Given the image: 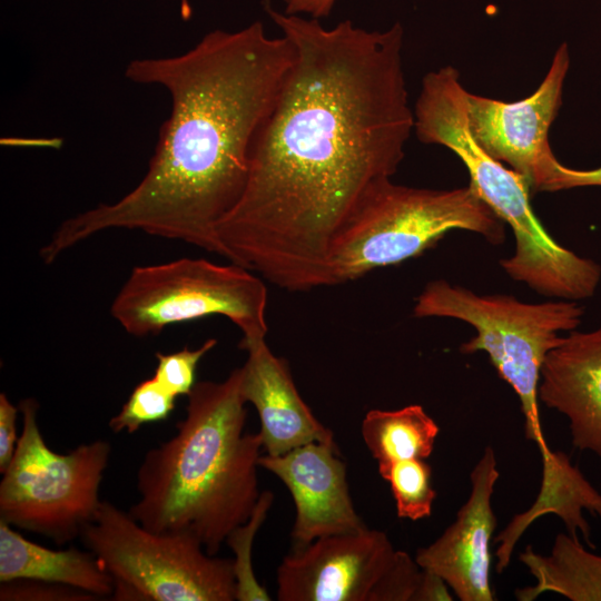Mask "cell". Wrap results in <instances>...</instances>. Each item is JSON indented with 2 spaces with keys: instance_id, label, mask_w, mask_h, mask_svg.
Instances as JSON below:
<instances>
[{
  "instance_id": "cell-1",
  "label": "cell",
  "mask_w": 601,
  "mask_h": 601,
  "mask_svg": "<svg viewBox=\"0 0 601 601\" xmlns=\"http://www.w3.org/2000/svg\"><path fill=\"white\" fill-rule=\"evenodd\" d=\"M294 62L253 145L244 193L218 224L224 257L288 292L331 286L336 236L365 194L391 179L414 129L404 30L280 12Z\"/></svg>"
},
{
  "instance_id": "cell-2",
  "label": "cell",
  "mask_w": 601,
  "mask_h": 601,
  "mask_svg": "<svg viewBox=\"0 0 601 601\" xmlns=\"http://www.w3.org/2000/svg\"><path fill=\"white\" fill-rule=\"evenodd\" d=\"M294 58L288 38L255 21L213 30L178 56L130 61L129 80L161 86L171 99L148 170L119 200L63 220L39 250L43 263L114 228L223 255L217 226L244 193L253 145Z\"/></svg>"
},
{
  "instance_id": "cell-3",
  "label": "cell",
  "mask_w": 601,
  "mask_h": 601,
  "mask_svg": "<svg viewBox=\"0 0 601 601\" xmlns=\"http://www.w3.org/2000/svg\"><path fill=\"white\" fill-rule=\"evenodd\" d=\"M242 368L220 382H197L176 434L149 450L137 471L130 515L155 532L189 533L216 555L252 515L260 496L258 433L245 432Z\"/></svg>"
},
{
  "instance_id": "cell-4",
  "label": "cell",
  "mask_w": 601,
  "mask_h": 601,
  "mask_svg": "<svg viewBox=\"0 0 601 601\" xmlns=\"http://www.w3.org/2000/svg\"><path fill=\"white\" fill-rule=\"evenodd\" d=\"M466 93L454 67L426 73L413 110L417 138L453 151L467 169L469 187L512 229L514 253L500 262L511 278L548 297H591L601 279L600 265L548 234L533 211L524 178L490 156L471 134Z\"/></svg>"
},
{
  "instance_id": "cell-5",
  "label": "cell",
  "mask_w": 601,
  "mask_h": 601,
  "mask_svg": "<svg viewBox=\"0 0 601 601\" xmlns=\"http://www.w3.org/2000/svg\"><path fill=\"white\" fill-rule=\"evenodd\" d=\"M451 230H467L492 244L504 223L467 186L437 190L385 179L373 186L336 236L329 256L331 286L423 254Z\"/></svg>"
},
{
  "instance_id": "cell-6",
  "label": "cell",
  "mask_w": 601,
  "mask_h": 601,
  "mask_svg": "<svg viewBox=\"0 0 601 601\" xmlns=\"http://www.w3.org/2000/svg\"><path fill=\"white\" fill-rule=\"evenodd\" d=\"M414 316L449 317L474 327L476 334L460 352H485L500 377L515 392L524 415V433L541 459L551 453L539 414V383L548 353L574 331L584 308L577 300L524 303L509 295H477L446 280H434L418 295Z\"/></svg>"
},
{
  "instance_id": "cell-7",
  "label": "cell",
  "mask_w": 601,
  "mask_h": 601,
  "mask_svg": "<svg viewBox=\"0 0 601 601\" xmlns=\"http://www.w3.org/2000/svg\"><path fill=\"white\" fill-rule=\"evenodd\" d=\"M80 538L112 578L114 600H236L233 559L210 555L189 533L148 530L101 501Z\"/></svg>"
},
{
  "instance_id": "cell-8",
  "label": "cell",
  "mask_w": 601,
  "mask_h": 601,
  "mask_svg": "<svg viewBox=\"0 0 601 601\" xmlns=\"http://www.w3.org/2000/svg\"><path fill=\"white\" fill-rule=\"evenodd\" d=\"M35 398L19 403L22 432L0 482V520L58 544L80 536L101 503L111 445L97 440L60 454L45 442Z\"/></svg>"
},
{
  "instance_id": "cell-9",
  "label": "cell",
  "mask_w": 601,
  "mask_h": 601,
  "mask_svg": "<svg viewBox=\"0 0 601 601\" xmlns=\"http://www.w3.org/2000/svg\"><path fill=\"white\" fill-rule=\"evenodd\" d=\"M267 289L236 264L179 258L136 266L115 297L110 313L130 335H158L171 324L220 315L243 333L240 343L265 338Z\"/></svg>"
},
{
  "instance_id": "cell-10",
  "label": "cell",
  "mask_w": 601,
  "mask_h": 601,
  "mask_svg": "<svg viewBox=\"0 0 601 601\" xmlns=\"http://www.w3.org/2000/svg\"><path fill=\"white\" fill-rule=\"evenodd\" d=\"M276 581L279 601H404L412 570L407 552L365 526L294 548Z\"/></svg>"
},
{
  "instance_id": "cell-11",
  "label": "cell",
  "mask_w": 601,
  "mask_h": 601,
  "mask_svg": "<svg viewBox=\"0 0 601 601\" xmlns=\"http://www.w3.org/2000/svg\"><path fill=\"white\" fill-rule=\"evenodd\" d=\"M569 67V48L563 42L544 79L529 97L503 101L466 93L467 122L474 139L490 156L521 175L531 193H538L556 159L549 131L562 105Z\"/></svg>"
},
{
  "instance_id": "cell-12",
  "label": "cell",
  "mask_w": 601,
  "mask_h": 601,
  "mask_svg": "<svg viewBox=\"0 0 601 601\" xmlns=\"http://www.w3.org/2000/svg\"><path fill=\"white\" fill-rule=\"evenodd\" d=\"M499 477L494 451L486 446L470 474L471 492L455 521L414 558L422 569L439 574L461 601L494 600L490 546L496 528L492 495Z\"/></svg>"
},
{
  "instance_id": "cell-13",
  "label": "cell",
  "mask_w": 601,
  "mask_h": 601,
  "mask_svg": "<svg viewBox=\"0 0 601 601\" xmlns=\"http://www.w3.org/2000/svg\"><path fill=\"white\" fill-rule=\"evenodd\" d=\"M258 464L276 475L293 497L294 548L366 526L354 508L335 441L307 443L280 455L264 454Z\"/></svg>"
},
{
  "instance_id": "cell-14",
  "label": "cell",
  "mask_w": 601,
  "mask_h": 601,
  "mask_svg": "<svg viewBox=\"0 0 601 601\" xmlns=\"http://www.w3.org/2000/svg\"><path fill=\"white\" fill-rule=\"evenodd\" d=\"M248 356L242 368L240 393L257 410L265 454L280 455L312 442L334 441L333 432L299 395L287 362L265 338L239 343Z\"/></svg>"
},
{
  "instance_id": "cell-15",
  "label": "cell",
  "mask_w": 601,
  "mask_h": 601,
  "mask_svg": "<svg viewBox=\"0 0 601 601\" xmlns=\"http://www.w3.org/2000/svg\"><path fill=\"white\" fill-rule=\"evenodd\" d=\"M539 400L568 418L574 447L601 459V325L571 331L548 353Z\"/></svg>"
},
{
  "instance_id": "cell-16",
  "label": "cell",
  "mask_w": 601,
  "mask_h": 601,
  "mask_svg": "<svg viewBox=\"0 0 601 601\" xmlns=\"http://www.w3.org/2000/svg\"><path fill=\"white\" fill-rule=\"evenodd\" d=\"M29 579L111 597L112 578L89 551L52 550L29 541L0 520V582Z\"/></svg>"
},
{
  "instance_id": "cell-17",
  "label": "cell",
  "mask_w": 601,
  "mask_h": 601,
  "mask_svg": "<svg viewBox=\"0 0 601 601\" xmlns=\"http://www.w3.org/2000/svg\"><path fill=\"white\" fill-rule=\"evenodd\" d=\"M519 560L536 583L515 589L516 600L533 601L553 592L571 601H601V555L587 550L578 538L559 533L549 555L528 545Z\"/></svg>"
},
{
  "instance_id": "cell-18",
  "label": "cell",
  "mask_w": 601,
  "mask_h": 601,
  "mask_svg": "<svg viewBox=\"0 0 601 601\" xmlns=\"http://www.w3.org/2000/svg\"><path fill=\"white\" fill-rule=\"evenodd\" d=\"M361 432L381 475L395 462L426 460L434 450L440 427L421 405L412 404L393 411H368Z\"/></svg>"
},
{
  "instance_id": "cell-19",
  "label": "cell",
  "mask_w": 601,
  "mask_h": 601,
  "mask_svg": "<svg viewBox=\"0 0 601 601\" xmlns=\"http://www.w3.org/2000/svg\"><path fill=\"white\" fill-rule=\"evenodd\" d=\"M387 481L400 519L418 521L432 513L436 491L432 486V469L422 459L393 463L381 474Z\"/></svg>"
},
{
  "instance_id": "cell-20",
  "label": "cell",
  "mask_w": 601,
  "mask_h": 601,
  "mask_svg": "<svg viewBox=\"0 0 601 601\" xmlns=\"http://www.w3.org/2000/svg\"><path fill=\"white\" fill-rule=\"evenodd\" d=\"M273 501L274 494L270 491L262 492L250 518L233 530L226 539V543L235 555L233 565L238 601H269L272 599L255 577L252 550L257 531L265 521Z\"/></svg>"
},
{
  "instance_id": "cell-21",
  "label": "cell",
  "mask_w": 601,
  "mask_h": 601,
  "mask_svg": "<svg viewBox=\"0 0 601 601\" xmlns=\"http://www.w3.org/2000/svg\"><path fill=\"white\" fill-rule=\"evenodd\" d=\"M176 398L154 376L145 380L134 388L120 412L110 418L109 427L115 433H135L144 424L166 420L175 410Z\"/></svg>"
},
{
  "instance_id": "cell-22",
  "label": "cell",
  "mask_w": 601,
  "mask_h": 601,
  "mask_svg": "<svg viewBox=\"0 0 601 601\" xmlns=\"http://www.w3.org/2000/svg\"><path fill=\"white\" fill-rule=\"evenodd\" d=\"M217 344L215 338L207 339L200 347L164 354L156 353L157 367L154 377L177 397L188 395L196 382V368L199 361Z\"/></svg>"
},
{
  "instance_id": "cell-23",
  "label": "cell",
  "mask_w": 601,
  "mask_h": 601,
  "mask_svg": "<svg viewBox=\"0 0 601 601\" xmlns=\"http://www.w3.org/2000/svg\"><path fill=\"white\" fill-rule=\"evenodd\" d=\"M96 595L47 581L19 579L1 582V601H91Z\"/></svg>"
},
{
  "instance_id": "cell-24",
  "label": "cell",
  "mask_w": 601,
  "mask_h": 601,
  "mask_svg": "<svg viewBox=\"0 0 601 601\" xmlns=\"http://www.w3.org/2000/svg\"><path fill=\"white\" fill-rule=\"evenodd\" d=\"M601 187V166L594 169H574L555 159L546 171L539 191H559L578 187Z\"/></svg>"
},
{
  "instance_id": "cell-25",
  "label": "cell",
  "mask_w": 601,
  "mask_h": 601,
  "mask_svg": "<svg viewBox=\"0 0 601 601\" xmlns=\"http://www.w3.org/2000/svg\"><path fill=\"white\" fill-rule=\"evenodd\" d=\"M19 406H14L6 393L0 394V472L9 466L18 443L17 415Z\"/></svg>"
},
{
  "instance_id": "cell-26",
  "label": "cell",
  "mask_w": 601,
  "mask_h": 601,
  "mask_svg": "<svg viewBox=\"0 0 601 601\" xmlns=\"http://www.w3.org/2000/svg\"><path fill=\"white\" fill-rule=\"evenodd\" d=\"M447 583L439 574L422 569L413 601H452L454 597Z\"/></svg>"
},
{
  "instance_id": "cell-27",
  "label": "cell",
  "mask_w": 601,
  "mask_h": 601,
  "mask_svg": "<svg viewBox=\"0 0 601 601\" xmlns=\"http://www.w3.org/2000/svg\"><path fill=\"white\" fill-rule=\"evenodd\" d=\"M337 0H283L284 12L297 16H309L313 19L326 18L331 14Z\"/></svg>"
},
{
  "instance_id": "cell-28",
  "label": "cell",
  "mask_w": 601,
  "mask_h": 601,
  "mask_svg": "<svg viewBox=\"0 0 601 601\" xmlns=\"http://www.w3.org/2000/svg\"><path fill=\"white\" fill-rule=\"evenodd\" d=\"M180 11H181V17L185 19V20H188L191 16V8L189 6V2L188 0H180Z\"/></svg>"
}]
</instances>
